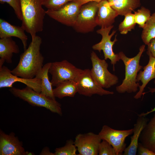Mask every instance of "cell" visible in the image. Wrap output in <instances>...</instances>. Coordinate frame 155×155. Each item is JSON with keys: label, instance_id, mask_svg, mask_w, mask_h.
<instances>
[{"label": "cell", "instance_id": "cell-33", "mask_svg": "<svg viewBox=\"0 0 155 155\" xmlns=\"http://www.w3.org/2000/svg\"><path fill=\"white\" fill-rule=\"evenodd\" d=\"M148 88L149 89V92H151L152 93H153L155 92V88ZM155 112V106L154 108L152 109V110L150 111H148L146 113H142L141 114L139 115L140 116H146L148 114L153 113V112Z\"/></svg>", "mask_w": 155, "mask_h": 155}, {"label": "cell", "instance_id": "cell-11", "mask_svg": "<svg viewBox=\"0 0 155 155\" xmlns=\"http://www.w3.org/2000/svg\"><path fill=\"white\" fill-rule=\"evenodd\" d=\"M76 82L78 92L81 95L90 97L95 94L103 96L114 94L113 92L104 90L95 82L91 75L89 69L83 70Z\"/></svg>", "mask_w": 155, "mask_h": 155}, {"label": "cell", "instance_id": "cell-26", "mask_svg": "<svg viewBox=\"0 0 155 155\" xmlns=\"http://www.w3.org/2000/svg\"><path fill=\"white\" fill-rule=\"evenodd\" d=\"M135 21L139 27L143 29L146 22L151 16L150 11L147 8L142 6L134 13Z\"/></svg>", "mask_w": 155, "mask_h": 155}, {"label": "cell", "instance_id": "cell-31", "mask_svg": "<svg viewBox=\"0 0 155 155\" xmlns=\"http://www.w3.org/2000/svg\"><path fill=\"white\" fill-rule=\"evenodd\" d=\"M137 151L139 155H155V153L144 146L141 143L138 144Z\"/></svg>", "mask_w": 155, "mask_h": 155}, {"label": "cell", "instance_id": "cell-3", "mask_svg": "<svg viewBox=\"0 0 155 155\" xmlns=\"http://www.w3.org/2000/svg\"><path fill=\"white\" fill-rule=\"evenodd\" d=\"M145 45H142L139 48L138 53L132 58L127 57L122 51L118 54L120 59L123 62L125 66V78L122 83L116 87L117 91L120 93H128L137 92L140 84L137 82L138 72L143 67L140 64L141 57L145 51Z\"/></svg>", "mask_w": 155, "mask_h": 155}, {"label": "cell", "instance_id": "cell-20", "mask_svg": "<svg viewBox=\"0 0 155 155\" xmlns=\"http://www.w3.org/2000/svg\"><path fill=\"white\" fill-rule=\"evenodd\" d=\"M20 49L11 37L0 39V57L8 63H11L13 53L18 54Z\"/></svg>", "mask_w": 155, "mask_h": 155}, {"label": "cell", "instance_id": "cell-29", "mask_svg": "<svg viewBox=\"0 0 155 155\" xmlns=\"http://www.w3.org/2000/svg\"><path fill=\"white\" fill-rule=\"evenodd\" d=\"M1 4L6 3L13 9L17 18L20 20H22L20 0H0Z\"/></svg>", "mask_w": 155, "mask_h": 155}, {"label": "cell", "instance_id": "cell-13", "mask_svg": "<svg viewBox=\"0 0 155 155\" xmlns=\"http://www.w3.org/2000/svg\"><path fill=\"white\" fill-rule=\"evenodd\" d=\"M22 83L35 91L41 92V80L35 77L32 79H25L19 78L13 74L7 67H0V88H12L13 84L16 82Z\"/></svg>", "mask_w": 155, "mask_h": 155}, {"label": "cell", "instance_id": "cell-14", "mask_svg": "<svg viewBox=\"0 0 155 155\" xmlns=\"http://www.w3.org/2000/svg\"><path fill=\"white\" fill-rule=\"evenodd\" d=\"M22 142L14 133L7 134L0 130V155H26Z\"/></svg>", "mask_w": 155, "mask_h": 155}, {"label": "cell", "instance_id": "cell-15", "mask_svg": "<svg viewBox=\"0 0 155 155\" xmlns=\"http://www.w3.org/2000/svg\"><path fill=\"white\" fill-rule=\"evenodd\" d=\"M147 53L149 56V62L143 67L144 70H140L137 76V82L140 81L142 85L140 86L139 91L134 97L135 99L141 98L143 94L144 89L148 83L153 79H155V58L149 51H148ZM154 83L155 84V80Z\"/></svg>", "mask_w": 155, "mask_h": 155}, {"label": "cell", "instance_id": "cell-12", "mask_svg": "<svg viewBox=\"0 0 155 155\" xmlns=\"http://www.w3.org/2000/svg\"><path fill=\"white\" fill-rule=\"evenodd\" d=\"M102 140L98 134L90 132L77 135L74 143L79 152L78 155H97Z\"/></svg>", "mask_w": 155, "mask_h": 155}, {"label": "cell", "instance_id": "cell-6", "mask_svg": "<svg viewBox=\"0 0 155 155\" xmlns=\"http://www.w3.org/2000/svg\"><path fill=\"white\" fill-rule=\"evenodd\" d=\"M98 3L91 1L80 7L75 22L73 27L78 32L86 33L92 31L97 25L96 17Z\"/></svg>", "mask_w": 155, "mask_h": 155}, {"label": "cell", "instance_id": "cell-30", "mask_svg": "<svg viewBox=\"0 0 155 155\" xmlns=\"http://www.w3.org/2000/svg\"><path fill=\"white\" fill-rule=\"evenodd\" d=\"M73 0H43V5L47 9H55Z\"/></svg>", "mask_w": 155, "mask_h": 155}, {"label": "cell", "instance_id": "cell-5", "mask_svg": "<svg viewBox=\"0 0 155 155\" xmlns=\"http://www.w3.org/2000/svg\"><path fill=\"white\" fill-rule=\"evenodd\" d=\"M90 59L92 65L90 74L98 85L103 88H107L118 83L117 77L108 71V64L105 60L100 59L94 51L91 53Z\"/></svg>", "mask_w": 155, "mask_h": 155}, {"label": "cell", "instance_id": "cell-9", "mask_svg": "<svg viewBox=\"0 0 155 155\" xmlns=\"http://www.w3.org/2000/svg\"><path fill=\"white\" fill-rule=\"evenodd\" d=\"M79 3L73 0L55 9H47L46 14L63 24L73 27L80 8Z\"/></svg>", "mask_w": 155, "mask_h": 155}, {"label": "cell", "instance_id": "cell-10", "mask_svg": "<svg viewBox=\"0 0 155 155\" xmlns=\"http://www.w3.org/2000/svg\"><path fill=\"white\" fill-rule=\"evenodd\" d=\"M133 133V129L127 130H118L104 125L98 135L102 140L108 142L114 148L117 155H121L126 148V138Z\"/></svg>", "mask_w": 155, "mask_h": 155}, {"label": "cell", "instance_id": "cell-32", "mask_svg": "<svg viewBox=\"0 0 155 155\" xmlns=\"http://www.w3.org/2000/svg\"><path fill=\"white\" fill-rule=\"evenodd\" d=\"M148 46V51L155 58V38L151 40Z\"/></svg>", "mask_w": 155, "mask_h": 155}, {"label": "cell", "instance_id": "cell-22", "mask_svg": "<svg viewBox=\"0 0 155 155\" xmlns=\"http://www.w3.org/2000/svg\"><path fill=\"white\" fill-rule=\"evenodd\" d=\"M78 91L77 82L71 80L60 83L53 89L55 96L60 99L65 97H73Z\"/></svg>", "mask_w": 155, "mask_h": 155}, {"label": "cell", "instance_id": "cell-17", "mask_svg": "<svg viewBox=\"0 0 155 155\" xmlns=\"http://www.w3.org/2000/svg\"><path fill=\"white\" fill-rule=\"evenodd\" d=\"M21 26L12 25L2 18L0 19V38L15 37L22 41L24 50L27 49L28 36Z\"/></svg>", "mask_w": 155, "mask_h": 155}, {"label": "cell", "instance_id": "cell-23", "mask_svg": "<svg viewBox=\"0 0 155 155\" xmlns=\"http://www.w3.org/2000/svg\"><path fill=\"white\" fill-rule=\"evenodd\" d=\"M51 64V62L45 64L35 77L40 78L41 80V93L52 99L55 100L53 86L51 82L49 81L48 77L49 69Z\"/></svg>", "mask_w": 155, "mask_h": 155}, {"label": "cell", "instance_id": "cell-18", "mask_svg": "<svg viewBox=\"0 0 155 155\" xmlns=\"http://www.w3.org/2000/svg\"><path fill=\"white\" fill-rule=\"evenodd\" d=\"M148 121V119L146 116L138 115L136 123L133 128V135L131 137L130 143L125 148L123 155H136L140 135Z\"/></svg>", "mask_w": 155, "mask_h": 155}, {"label": "cell", "instance_id": "cell-1", "mask_svg": "<svg viewBox=\"0 0 155 155\" xmlns=\"http://www.w3.org/2000/svg\"><path fill=\"white\" fill-rule=\"evenodd\" d=\"M41 38L36 35L32 39L28 47L20 56L17 65L11 71L14 75L25 79H32L43 66L44 58L40 51Z\"/></svg>", "mask_w": 155, "mask_h": 155}, {"label": "cell", "instance_id": "cell-35", "mask_svg": "<svg viewBox=\"0 0 155 155\" xmlns=\"http://www.w3.org/2000/svg\"><path fill=\"white\" fill-rule=\"evenodd\" d=\"M40 155H55V154L54 153L51 152L49 149L48 148L45 147L43 149Z\"/></svg>", "mask_w": 155, "mask_h": 155}, {"label": "cell", "instance_id": "cell-25", "mask_svg": "<svg viewBox=\"0 0 155 155\" xmlns=\"http://www.w3.org/2000/svg\"><path fill=\"white\" fill-rule=\"evenodd\" d=\"M124 16V19L119 24L118 28L119 31L122 34H126L131 31L136 24L133 13H128Z\"/></svg>", "mask_w": 155, "mask_h": 155}, {"label": "cell", "instance_id": "cell-2", "mask_svg": "<svg viewBox=\"0 0 155 155\" xmlns=\"http://www.w3.org/2000/svg\"><path fill=\"white\" fill-rule=\"evenodd\" d=\"M22 20L21 26L30 34L32 39L42 31L45 11L43 0H20Z\"/></svg>", "mask_w": 155, "mask_h": 155}, {"label": "cell", "instance_id": "cell-4", "mask_svg": "<svg viewBox=\"0 0 155 155\" xmlns=\"http://www.w3.org/2000/svg\"><path fill=\"white\" fill-rule=\"evenodd\" d=\"M9 90L15 96L32 105L43 107L53 113L62 115L61 105L56 100L49 98L41 92H37L28 86L22 89L12 87L10 88Z\"/></svg>", "mask_w": 155, "mask_h": 155}, {"label": "cell", "instance_id": "cell-19", "mask_svg": "<svg viewBox=\"0 0 155 155\" xmlns=\"http://www.w3.org/2000/svg\"><path fill=\"white\" fill-rule=\"evenodd\" d=\"M139 140L144 146L155 153V114L142 131Z\"/></svg>", "mask_w": 155, "mask_h": 155}, {"label": "cell", "instance_id": "cell-36", "mask_svg": "<svg viewBox=\"0 0 155 155\" xmlns=\"http://www.w3.org/2000/svg\"><path fill=\"white\" fill-rule=\"evenodd\" d=\"M34 155V154L32 152H30L28 151H26V155Z\"/></svg>", "mask_w": 155, "mask_h": 155}, {"label": "cell", "instance_id": "cell-7", "mask_svg": "<svg viewBox=\"0 0 155 155\" xmlns=\"http://www.w3.org/2000/svg\"><path fill=\"white\" fill-rule=\"evenodd\" d=\"M83 71L65 60L51 63L49 73L52 75L51 82L53 87L67 80L76 81Z\"/></svg>", "mask_w": 155, "mask_h": 155}, {"label": "cell", "instance_id": "cell-21", "mask_svg": "<svg viewBox=\"0 0 155 155\" xmlns=\"http://www.w3.org/2000/svg\"><path fill=\"white\" fill-rule=\"evenodd\" d=\"M111 7L118 15L124 16L132 13L139 7L140 0H107Z\"/></svg>", "mask_w": 155, "mask_h": 155}, {"label": "cell", "instance_id": "cell-28", "mask_svg": "<svg viewBox=\"0 0 155 155\" xmlns=\"http://www.w3.org/2000/svg\"><path fill=\"white\" fill-rule=\"evenodd\" d=\"M98 155H117L113 147L107 141L102 140L99 147Z\"/></svg>", "mask_w": 155, "mask_h": 155}, {"label": "cell", "instance_id": "cell-16", "mask_svg": "<svg viewBox=\"0 0 155 155\" xmlns=\"http://www.w3.org/2000/svg\"><path fill=\"white\" fill-rule=\"evenodd\" d=\"M98 10L96 17L97 25L101 27L112 25L116 18L119 15L111 6L107 0H104L98 3Z\"/></svg>", "mask_w": 155, "mask_h": 155}, {"label": "cell", "instance_id": "cell-24", "mask_svg": "<svg viewBox=\"0 0 155 155\" xmlns=\"http://www.w3.org/2000/svg\"><path fill=\"white\" fill-rule=\"evenodd\" d=\"M155 38V12L152 13L146 22L142 31L141 38L146 45Z\"/></svg>", "mask_w": 155, "mask_h": 155}, {"label": "cell", "instance_id": "cell-34", "mask_svg": "<svg viewBox=\"0 0 155 155\" xmlns=\"http://www.w3.org/2000/svg\"><path fill=\"white\" fill-rule=\"evenodd\" d=\"M103 0H73V1L78 2L81 5L90 2L94 1L99 3Z\"/></svg>", "mask_w": 155, "mask_h": 155}, {"label": "cell", "instance_id": "cell-27", "mask_svg": "<svg viewBox=\"0 0 155 155\" xmlns=\"http://www.w3.org/2000/svg\"><path fill=\"white\" fill-rule=\"evenodd\" d=\"M77 148L74 143V141L70 139L67 140L63 147L56 148L55 155H76Z\"/></svg>", "mask_w": 155, "mask_h": 155}, {"label": "cell", "instance_id": "cell-8", "mask_svg": "<svg viewBox=\"0 0 155 155\" xmlns=\"http://www.w3.org/2000/svg\"><path fill=\"white\" fill-rule=\"evenodd\" d=\"M113 27V26L112 25L108 27H101L97 30V33L102 36V39L99 42L93 45L92 48L100 53L101 51H103L104 59L106 60L109 59L111 60V64L113 65V71H115V65L119 61L120 59L118 54H115L113 49V45L117 41V35L113 41L111 40V38L116 32V31L113 30L111 34H109Z\"/></svg>", "mask_w": 155, "mask_h": 155}]
</instances>
